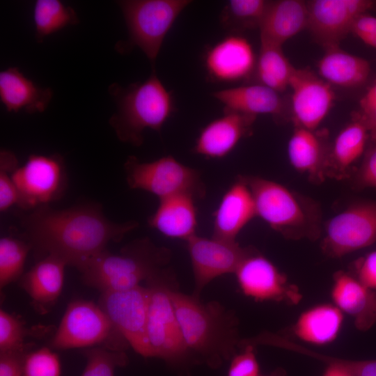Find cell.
<instances>
[{"label": "cell", "instance_id": "17", "mask_svg": "<svg viewBox=\"0 0 376 376\" xmlns=\"http://www.w3.org/2000/svg\"><path fill=\"white\" fill-rule=\"evenodd\" d=\"M257 57L244 37L231 34L206 52L204 64L210 78L221 83H235L248 78L254 71Z\"/></svg>", "mask_w": 376, "mask_h": 376}, {"label": "cell", "instance_id": "15", "mask_svg": "<svg viewBox=\"0 0 376 376\" xmlns=\"http://www.w3.org/2000/svg\"><path fill=\"white\" fill-rule=\"evenodd\" d=\"M306 2L307 29L325 49L338 47L351 32L356 18L373 8L376 3L370 0H313Z\"/></svg>", "mask_w": 376, "mask_h": 376}, {"label": "cell", "instance_id": "31", "mask_svg": "<svg viewBox=\"0 0 376 376\" xmlns=\"http://www.w3.org/2000/svg\"><path fill=\"white\" fill-rule=\"evenodd\" d=\"M33 19L38 42H42L47 36L68 26L79 23L75 10L60 0L36 1Z\"/></svg>", "mask_w": 376, "mask_h": 376}, {"label": "cell", "instance_id": "1", "mask_svg": "<svg viewBox=\"0 0 376 376\" xmlns=\"http://www.w3.org/2000/svg\"><path fill=\"white\" fill-rule=\"evenodd\" d=\"M21 225L38 260L54 256L80 272L109 243L121 241L139 224L112 221L100 206L89 203L63 210L42 206L23 217Z\"/></svg>", "mask_w": 376, "mask_h": 376}, {"label": "cell", "instance_id": "44", "mask_svg": "<svg viewBox=\"0 0 376 376\" xmlns=\"http://www.w3.org/2000/svg\"><path fill=\"white\" fill-rule=\"evenodd\" d=\"M356 376H376V359L361 361Z\"/></svg>", "mask_w": 376, "mask_h": 376}, {"label": "cell", "instance_id": "14", "mask_svg": "<svg viewBox=\"0 0 376 376\" xmlns=\"http://www.w3.org/2000/svg\"><path fill=\"white\" fill-rule=\"evenodd\" d=\"M185 242L194 276L193 295L197 298L213 279L224 274H235L253 248L242 247L236 240L207 238L196 234Z\"/></svg>", "mask_w": 376, "mask_h": 376}, {"label": "cell", "instance_id": "3", "mask_svg": "<svg viewBox=\"0 0 376 376\" xmlns=\"http://www.w3.org/2000/svg\"><path fill=\"white\" fill-rule=\"evenodd\" d=\"M109 93L117 107L109 123L120 141L134 146L143 143L146 129L160 132L175 110L172 93L155 70L146 80L126 87L113 83Z\"/></svg>", "mask_w": 376, "mask_h": 376}, {"label": "cell", "instance_id": "35", "mask_svg": "<svg viewBox=\"0 0 376 376\" xmlns=\"http://www.w3.org/2000/svg\"><path fill=\"white\" fill-rule=\"evenodd\" d=\"M86 363L80 376H114L117 368L129 363L126 352L111 350L103 347L81 349Z\"/></svg>", "mask_w": 376, "mask_h": 376}, {"label": "cell", "instance_id": "8", "mask_svg": "<svg viewBox=\"0 0 376 376\" xmlns=\"http://www.w3.org/2000/svg\"><path fill=\"white\" fill-rule=\"evenodd\" d=\"M49 346L59 350L103 347L122 352L130 347L99 305L84 299L69 303Z\"/></svg>", "mask_w": 376, "mask_h": 376}, {"label": "cell", "instance_id": "32", "mask_svg": "<svg viewBox=\"0 0 376 376\" xmlns=\"http://www.w3.org/2000/svg\"><path fill=\"white\" fill-rule=\"evenodd\" d=\"M269 3L265 0H230L221 12L220 24L230 31L259 28Z\"/></svg>", "mask_w": 376, "mask_h": 376}, {"label": "cell", "instance_id": "5", "mask_svg": "<svg viewBox=\"0 0 376 376\" xmlns=\"http://www.w3.org/2000/svg\"><path fill=\"white\" fill-rule=\"evenodd\" d=\"M249 186L256 215L283 237L313 240L320 234V211L311 199L258 176L241 175Z\"/></svg>", "mask_w": 376, "mask_h": 376}, {"label": "cell", "instance_id": "37", "mask_svg": "<svg viewBox=\"0 0 376 376\" xmlns=\"http://www.w3.org/2000/svg\"><path fill=\"white\" fill-rule=\"evenodd\" d=\"M59 358L50 347L30 352L24 364L22 376H60Z\"/></svg>", "mask_w": 376, "mask_h": 376}, {"label": "cell", "instance_id": "36", "mask_svg": "<svg viewBox=\"0 0 376 376\" xmlns=\"http://www.w3.org/2000/svg\"><path fill=\"white\" fill-rule=\"evenodd\" d=\"M19 166L18 159L10 150L0 152V211L3 212L17 205L19 197L12 173Z\"/></svg>", "mask_w": 376, "mask_h": 376}, {"label": "cell", "instance_id": "7", "mask_svg": "<svg viewBox=\"0 0 376 376\" xmlns=\"http://www.w3.org/2000/svg\"><path fill=\"white\" fill-rule=\"evenodd\" d=\"M189 0H122L120 8L128 32L125 45H116L119 52L139 48L154 64L164 40Z\"/></svg>", "mask_w": 376, "mask_h": 376}, {"label": "cell", "instance_id": "27", "mask_svg": "<svg viewBox=\"0 0 376 376\" xmlns=\"http://www.w3.org/2000/svg\"><path fill=\"white\" fill-rule=\"evenodd\" d=\"M344 314L334 304L324 303L303 311L291 327L300 341L315 345L332 343L338 336Z\"/></svg>", "mask_w": 376, "mask_h": 376}, {"label": "cell", "instance_id": "2", "mask_svg": "<svg viewBox=\"0 0 376 376\" xmlns=\"http://www.w3.org/2000/svg\"><path fill=\"white\" fill-rule=\"evenodd\" d=\"M170 289L175 314L186 345L197 365L218 368L237 353L241 338L235 313L219 302L202 303L199 298Z\"/></svg>", "mask_w": 376, "mask_h": 376}, {"label": "cell", "instance_id": "40", "mask_svg": "<svg viewBox=\"0 0 376 376\" xmlns=\"http://www.w3.org/2000/svg\"><path fill=\"white\" fill-rule=\"evenodd\" d=\"M357 187H376V145H370L366 150L361 165L354 175Z\"/></svg>", "mask_w": 376, "mask_h": 376}, {"label": "cell", "instance_id": "22", "mask_svg": "<svg viewBox=\"0 0 376 376\" xmlns=\"http://www.w3.org/2000/svg\"><path fill=\"white\" fill-rule=\"evenodd\" d=\"M326 137V132L295 127L288 143V155L292 166L316 183L327 177L330 148L327 147Z\"/></svg>", "mask_w": 376, "mask_h": 376}, {"label": "cell", "instance_id": "39", "mask_svg": "<svg viewBox=\"0 0 376 376\" xmlns=\"http://www.w3.org/2000/svg\"><path fill=\"white\" fill-rule=\"evenodd\" d=\"M230 361L227 376H260L255 346L243 347Z\"/></svg>", "mask_w": 376, "mask_h": 376}, {"label": "cell", "instance_id": "18", "mask_svg": "<svg viewBox=\"0 0 376 376\" xmlns=\"http://www.w3.org/2000/svg\"><path fill=\"white\" fill-rule=\"evenodd\" d=\"M256 118L255 116L224 110L221 116L210 121L201 130L193 152L211 159L226 157L243 138L251 134Z\"/></svg>", "mask_w": 376, "mask_h": 376}, {"label": "cell", "instance_id": "26", "mask_svg": "<svg viewBox=\"0 0 376 376\" xmlns=\"http://www.w3.org/2000/svg\"><path fill=\"white\" fill-rule=\"evenodd\" d=\"M212 95L224 104V110L255 117L260 114L278 117L285 110L280 93L258 83L221 89Z\"/></svg>", "mask_w": 376, "mask_h": 376}, {"label": "cell", "instance_id": "9", "mask_svg": "<svg viewBox=\"0 0 376 376\" xmlns=\"http://www.w3.org/2000/svg\"><path fill=\"white\" fill-rule=\"evenodd\" d=\"M124 169L130 188L149 192L159 200L178 194L203 198L206 187L198 170L180 162L171 155L143 162L127 157Z\"/></svg>", "mask_w": 376, "mask_h": 376}, {"label": "cell", "instance_id": "21", "mask_svg": "<svg viewBox=\"0 0 376 376\" xmlns=\"http://www.w3.org/2000/svg\"><path fill=\"white\" fill-rule=\"evenodd\" d=\"M256 216L251 191L239 175L222 196L213 213L212 237L235 241L243 228Z\"/></svg>", "mask_w": 376, "mask_h": 376}, {"label": "cell", "instance_id": "38", "mask_svg": "<svg viewBox=\"0 0 376 376\" xmlns=\"http://www.w3.org/2000/svg\"><path fill=\"white\" fill-rule=\"evenodd\" d=\"M354 119L360 121L366 128L369 137L376 141V80L368 88L359 101V109Z\"/></svg>", "mask_w": 376, "mask_h": 376}, {"label": "cell", "instance_id": "46", "mask_svg": "<svg viewBox=\"0 0 376 376\" xmlns=\"http://www.w3.org/2000/svg\"><path fill=\"white\" fill-rule=\"evenodd\" d=\"M285 373L283 371V370L277 369L274 370L273 373H270L269 375H264V376H285ZM260 376H263V375H260Z\"/></svg>", "mask_w": 376, "mask_h": 376}, {"label": "cell", "instance_id": "6", "mask_svg": "<svg viewBox=\"0 0 376 376\" xmlns=\"http://www.w3.org/2000/svg\"><path fill=\"white\" fill-rule=\"evenodd\" d=\"M150 292L148 336L152 357L163 360L180 376H189L197 365L189 352L170 297L176 287L174 272L166 267L146 281Z\"/></svg>", "mask_w": 376, "mask_h": 376}, {"label": "cell", "instance_id": "29", "mask_svg": "<svg viewBox=\"0 0 376 376\" xmlns=\"http://www.w3.org/2000/svg\"><path fill=\"white\" fill-rule=\"evenodd\" d=\"M368 137L364 125L353 118L338 133L330 148L327 177L345 178L352 164L363 154Z\"/></svg>", "mask_w": 376, "mask_h": 376}, {"label": "cell", "instance_id": "12", "mask_svg": "<svg viewBox=\"0 0 376 376\" xmlns=\"http://www.w3.org/2000/svg\"><path fill=\"white\" fill-rule=\"evenodd\" d=\"M376 241V201L354 204L329 220L321 242L323 253L341 258Z\"/></svg>", "mask_w": 376, "mask_h": 376}, {"label": "cell", "instance_id": "33", "mask_svg": "<svg viewBox=\"0 0 376 376\" xmlns=\"http://www.w3.org/2000/svg\"><path fill=\"white\" fill-rule=\"evenodd\" d=\"M31 251L25 240L10 236L0 239V288L18 281L23 274L26 257Z\"/></svg>", "mask_w": 376, "mask_h": 376}, {"label": "cell", "instance_id": "25", "mask_svg": "<svg viewBox=\"0 0 376 376\" xmlns=\"http://www.w3.org/2000/svg\"><path fill=\"white\" fill-rule=\"evenodd\" d=\"M307 2L301 0L270 1L259 26L260 42L281 46L307 29Z\"/></svg>", "mask_w": 376, "mask_h": 376}, {"label": "cell", "instance_id": "13", "mask_svg": "<svg viewBox=\"0 0 376 376\" xmlns=\"http://www.w3.org/2000/svg\"><path fill=\"white\" fill-rule=\"evenodd\" d=\"M235 274L242 293L256 301L292 306L302 299L299 288L254 248L241 262Z\"/></svg>", "mask_w": 376, "mask_h": 376}, {"label": "cell", "instance_id": "16", "mask_svg": "<svg viewBox=\"0 0 376 376\" xmlns=\"http://www.w3.org/2000/svg\"><path fill=\"white\" fill-rule=\"evenodd\" d=\"M291 113L295 127L317 130L335 100L331 85L308 69L295 68L290 78Z\"/></svg>", "mask_w": 376, "mask_h": 376}, {"label": "cell", "instance_id": "30", "mask_svg": "<svg viewBox=\"0 0 376 376\" xmlns=\"http://www.w3.org/2000/svg\"><path fill=\"white\" fill-rule=\"evenodd\" d=\"M295 69L281 46L260 42L254 71L258 84L279 93L283 92L289 87Z\"/></svg>", "mask_w": 376, "mask_h": 376}, {"label": "cell", "instance_id": "42", "mask_svg": "<svg viewBox=\"0 0 376 376\" xmlns=\"http://www.w3.org/2000/svg\"><path fill=\"white\" fill-rule=\"evenodd\" d=\"M33 346L0 352V376H22L25 359Z\"/></svg>", "mask_w": 376, "mask_h": 376}, {"label": "cell", "instance_id": "34", "mask_svg": "<svg viewBox=\"0 0 376 376\" xmlns=\"http://www.w3.org/2000/svg\"><path fill=\"white\" fill-rule=\"evenodd\" d=\"M51 328L37 326L29 329L19 318L0 310V352L20 350L33 343H26L28 336L42 337L49 333Z\"/></svg>", "mask_w": 376, "mask_h": 376}, {"label": "cell", "instance_id": "41", "mask_svg": "<svg viewBox=\"0 0 376 376\" xmlns=\"http://www.w3.org/2000/svg\"><path fill=\"white\" fill-rule=\"evenodd\" d=\"M352 274L371 290H376V250L361 257L352 265Z\"/></svg>", "mask_w": 376, "mask_h": 376}, {"label": "cell", "instance_id": "10", "mask_svg": "<svg viewBox=\"0 0 376 376\" xmlns=\"http://www.w3.org/2000/svg\"><path fill=\"white\" fill-rule=\"evenodd\" d=\"M12 178L17 190V205L33 210L59 199L67 187L63 158L58 154H31Z\"/></svg>", "mask_w": 376, "mask_h": 376}, {"label": "cell", "instance_id": "11", "mask_svg": "<svg viewBox=\"0 0 376 376\" xmlns=\"http://www.w3.org/2000/svg\"><path fill=\"white\" fill-rule=\"evenodd\" d=\"M149 299L148 288L139 285L100 292L97 303L130 346L144 358L152 357L148 336Z\"/></svg>", "mask_w": 376, "mask_h": 376}, {"label": "cell", "instance_id": "43", "mask_svg": "<svg viewBox=\"0 0 376 376\" xmlns=\"http://www.w3.org/2000/svg\"><path fill=\"white\" fill-rule=\"evenodd\" d=\"M351 32L366 45L376 48V17L367 13L354 20Z\"/></svg>", "mask_w": 376, "mask_h": 376}, {"label": "cell", "instance_id": "4", "mask_svg": "<svg viewBox=\"0 0 376 376\" xmlns=\"http://www.w3.org/2000/svg\"><path fill=\"white\" fill-rule=\"evenodd\" d=\"M171 251L148 237L134 240L118 253L108 249L91 260L79 272L86 285L100 292L135 288L167 267Z\"/></svg>", "mask_w": 376, "mask_h": 376}, {"label": "cell", "instance_id": "19", "mask_svg": "<svg viewBox=\"0 0 376 376\" xmlns=\"http://www.w3.org/2000/svg\"><path fill=\"white\" fill-rule=\"evenodd\" d=\"M67 266L61 259L47 256L38 260L18 280L19 286L29 295L31 306L38 314H47L57 302Z\"/></svg>", "mask_w": 376, "mask_h": 376}, {"label": "cell", "instance_id": "24", "mask_svg": "<svg viewBox=\"0 0 376 376\" xmlns=\"http://www.w3.org/2000/svg\"><path fill=\"white\" fill-rule=\"evenodd\" d=\"M52 97L50 88L37 85L17 67L0 72V101L8 112L42 113Z\"/></svg>", "mask_w": 376, "mask_h": 376}, {"label": "cell", "instance_id": "23", "mask_svg": "<svg viewBox=\"0 0 376 376\" xmlns=\"http://www.w3.org/2000/svg\"><path fill=\"white\" fill-rule=\"evenodd\" d=\"M196 199L190 194H178L159 200L148 225L166 237L187 241L196 234Z\"/></svg>", "mask_w": 376, "mask_h": 376}, {"label": "cell", "instance_id": "28", "mask_svg": "<svg viewBox=\"0 0 376 376\" xmlns=\"http://www.w3.org/2000/svg\"><path fill=\"white\" fill-rule=\"evenodd\" d=\"M318 63L320 77L329 83L343 88L363 84L369 77L370 63L366 59L350 54L339 46L325 49Z\"/></svg>", "mask_w": 376, "mask_h": 376}, {"label": "cell", "instance_id": "45", "mask_svg": "<svg viewBox=\"0 0 376 376\" xmlns=\"http://www.w3.org/2000/svg\"><path fill=\"white\" fill-rule=\"evenodd\" d=\"M322 376H354L347 370L335 364H328Z\"/></svg>", "mask_w": 376, "mask_h": 376}, {"label": "cell", "instance_id": "20", "mask_svg": "<svg viewBox=\"0 0 376 376\" xmlns=\"http://www.w3.org/2000/svg\"><path fill=\"white\" fill-rule=\"evenodd\" d=\"M331 298L332 304L353 319L359 330L367 331L376 323V292L350 272L334 274Z\"/></svg>", "mask_w": 376, "mask_h": 376}]
</instances>
